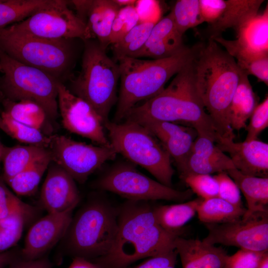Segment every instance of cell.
Instances as JSON below:
<instances>
[{
    "label": "cell",
    "instance_id": "37",
    "mask_svg": "<svg viewBox=\"0 0 268 268\" xmlns=\"http://www.w3.org/2000/svg\"><path fill=\"white\" fill-rule=\"evenodd\" d=\"M138 23L134 5L120 8L112 26L110 45L119 41Z\"/></svg>",
    "mask_w": 268,
    "mask_h": 268
},
{
    "label": "cell",
    "instance_id": "9",
    "mask_svg": "<svg viewBox=\"0 0 268 268\" xmlns=\"http://www.w3.org/2000/svg\"><path fill=\"white\" fill-rule=\"evenodd\" d=\"M0 95L9 100L33 101L41 106L52 122L59 116L58 80L49 74L23 64L0 50Z\"/></svg>",
    "mask_w": 268,
    "mask_h": 268
},
{
    "label": "cell",
    "instance_id": "10",
    "mask_svg": "<svg viewBox=\"0 0 268 268\" xmlns=\"http://www.w3.org/2000/svg\"><path fill=\"white\" fill-rule=\"evenodd\" d=\"M101 190L116 194L128 200L148 201L166 200L183 202L193 192L167 187L138 171L132 163H119L113 166L95 183Z\"/></svg>",
    "mask_w": 268,
    "mask_h": 268
},
{
    "label": "cell",
    "instance_id": "23",
    "mask_svg": "<svg viewBox=\"0 0 268 268\" xmlns=\"http://www.w3.org/2000/svg\"><path fill=\"white\" fill-rule=\"evenodd\" d=\"M175 248L182 268H223L228 257L221 247H216L198 239L177 237Z\"/></svg>",
    "mask_w": 268,
    "mask_h": 268
},
{
    "label": "cell",
    "instance_id": "50",
    "mask_svg": "<svg viewBox=\"0 0 268 268\" xmlns=\"http://www.w3.org/2000/svg\"><path fill=\"white\" fill-rule=\"evenodd\" d=\"M257 268H268V254L266 253L261 259Z\"/></svg>",
    "mask_w": 268,
    "mask_h": 268
},
{
    "label": "cell",
    "instance_id": "21",
    "mask_svg": "<svg viewBox=\"0 0 268 268\" xmlns=\"http://www.w3.org/2000/svg\"><path fill=\"white\" fill-rule=\"evenodd\" d=\"M76 15L87 25L94 38L107 48L113 21L120 7L114 0H72Z\"/></svg>",
    "mask_w": 268,
    "mask_h": 268
},
{
    "label": "cell",
    "instance_id": "2",
    "mask_svg": "<svg viewBox=\"0 0 268 268\" xmlns=\"http://www.w3.org/2000/svg\"><path fill=\"white\" fill-rule=\"evenodd\" d=\"M194 77L217 133L234 140L228 110L241 70L235 59L213 39L194 46Z\"/></svg>",
    "mask_w": 268,
    "mask_h": 268
},
{
    "label": "cell",
    "instance_id": "25",
    "mask_svg": "<svg viewBox=\"0 0 268 268\" xmlns=\"http://www.w3.org/2000/svg\"><path fill=\"white\" fill-rule=\"evenodd\" d=\"M257 105V97L248 75L241 70L228 110V120L233 131L246 128V123Z\"/></svg>",
    "mask_w": 268,
    "mask_h": 268
},
{
    "label": "cell",
    "instance_id": "52",
    "mask_svg": "<svg viewBox=\"0 0 268 268\" xmlns=\"http://www.w3.org/2000/svg\"><path fill=\"white\" fill-rule=\"evenodd\" d=\"M0 129L3 131L5 134H8L7 129L5 126L3 120L1 117V115L0 114Z\"/></svg>",
    "mask_w": 268,
    "mask_h": 268
},
{
    "label": "cell",
    "instance_id": "30",
    "mask_svg": "<svg viewBox=\"0 0 268 268\" xmlns=\"http://www.w3.org/2000/svg\"><path fill=\"white\" fill-rule=\"evenodd\" d=\"M50 152L41 156L5 183L19 196H30L37 190L41 179L52 162Z\"/></svg>",
    "mask_w": 268,
    "mask_h": 268
},
{
    "label": "cell",
    "instance_id": "29",
    "mask_svg": "<svg viewBox=\"0 0 268 268\" xmlns=\"http://www.w3.org/2000/svg\"><path fill=\"white\" fill-rule=\"evenodd\" d=\"M246 211L244 206L233 205L217 197L203 200L197 213L199 220L204 224H221L242 218Z\"/></svg>",
    "mask_w": 268,
    "mask_h": 268
},
{
    "label": "cell",
    "instance_id": "12",
    "mask_svg": "<svg viewBox=\"0 0 268 268\" xmlns=\"http://www.w3.org/2000/svg\"><path fill=\"white\" fill-rule=\"evenodd\" d=\"M48 149L52 162L81 184L107 161L113 160L117 154L111 145L94 146L57 134L51 136Z\"/></svg>",
    "mask_w": 268,
    "mask_h": 268
},
{
    "label": "cell",
    "instance_id": "20",
    "mask_svg": "<svg viewBox=\"0 0 268 268\" xmlns=\"http://www.w3.org/2000/svg\"><path fill=\"white\" fill-rule=\"evenodd\" d=\"M134 121L146 128L174 160L180 175L192 152L194 139L184 127L174 123L145 118Z\"/></svg>",
    "mask_w": 268,
    "mask_h": 268
},
{
    "label": "cell",
    "instance_id": "8",
    "mask_svg": "<svg viewBox=\"0 0 268 268\" xmlns=\"http://www.w3.org/2000/svg\"><path fill=\"white\" fill-rule=\"evenodd\" d=\"M71 40H51L0 28V50L12 59L35 67L62 82L73 66Z\"/></svg>",
    "mask_w": 268,
    "mask_h": 268
},
{
    "label": "cell",
    "instance_id": "33",
    "mask_svg": "<svg viewBox=\"0 0 268 268\" xmlns=\"http://www.w3.org/2000/svg\"><path fill=\"white\" fill-rule=\"evenodd\" d=\"M170 12L178 31L182 36L190 28L204 22L200 0H177Z\"/></svg>",
    "mask_w": 268,
    "mask_h": 268
},
{
    "label": "cell",
    "instance_id": "18",
    "mask_svg": "<svg viewBox=\"0 0 268 268\" xmlns=\"http://www.w3.org/2000/svg\"><path fill=\"white\" fill-rule=\"evenodd\" d=\"M41 188L40 201L48 213H60L74 209L80 195L74 179L52 161Z\"/></svg>",
    "mask_w": 268,
    "mask_h": 268
},
{
    "label": "cell",
    "instance_id": "19",
    "mask_svg": "<svg viewBox=\"0 0 268 268\" xmlns=\"http://www.w3.org/2000/svg\"><path fill=\"white\" fill-rule=\"evenodd\" d=\"M216 145L230 155L235 169L242 174L268 178V144L258 140L235 142L234 140L221 136Z\"/></svg>",
    "mask_w": 268,
    "mask_h": 268
},
{
    "label": "cell",
    "instance_id": "42",
    "mask_svg": "<svg viewBox=\"0 0 268 268\" xmlns=\"http://www.w3.org/2000/svg\"><path fill=\"white\" fill-rule=\"evenodd\" d=\"M192 152L217 161L233 164L230 157L224 154L212 140L203 135L198 134L194 141Z\"/></svg>",
    "mask_w": 268,
    "mask_h": 268
},
{
    "label": "cell",
    "instance_id": "40",
    "mask_svg": "<svg viewBox=\"0 0 268 268\" xmlns=\"http://www.w3.org/2000/svg\"><path fill=\"white\" fill-rule=\"evenodd\" d=\"M218 185V197L237 206H243L240 190L226 171H222L214 175Z\"/></svg>",
    "mask_w": 268,
    "mask_h": 268
},
{
    "label": "cell",
    "instance_id": "11",
    "mask_svg": "<svg viewBox=\"0 0 268 268\" xmlns=\"http://www.w3.org/2000/svg\"><path fill=\"white\" fill-rule=\"evenodd\" d=\"M69 2L48 0L32 15L8 27L18 33L47 39H94L86 24L68 8Z\"/></svg>",
    "mask_w": 268,
    "mask_h": 268
},
{
    "label": "cell",
    "instance_id": "6",
    "mask_svg": "<svg viewBox=\"0 0 268 268\" xmlns=\"http://www.w3.org/2000/svg\"><path fill=\"white\" fill-rule=\"evenodd\" d=\"M83 41L81 70L78 76L71 80L70 88L68 89L88 103L105 125L118 99L119 66L107 55V47L97 40Z\"/></svg>",
    "mask_w": 268,
    "mask_h": 268
},
{
    "label": "cell",
    "instance_id": "46",
    "mask_svg": "<svg viewBox=\"0 0 268 268\" xmlns=\"http://www.w3.org/2000/svg\"><path fill=\"white\" fill-rule=\"evenodd\" d=\"M53 265L46 256L34 260H26L19 257L9 265V268H52Z\"/></svg>",
    "mask_w": 268,
    "mask_h": 268
},
{
    "label": "cell",
    "instance_id": "35",
    "mask_svg": "<svg viewBox=\"0 0 268 268\" xmlns=\"http://www.w3.org/2000/svg\"><path fill=\"white\" fill-rule=\"evenodd\" d=\"M32 214L19 212L0 219V253L10 250L18 242L25 222Z\"/></svg>",
    "mask_w": 268,
    "mask_h": 268
},
{
    "label": "cell",
    "instance_id": "4",
    "mask_svg": "<svg viewBox=\"0 0 268 268\" xmlns=\"http://www.w3.org/2000/svg\"><path fill=\"white\" fill-rule=\"evenodd\" d=\"M194 46L187 47L169 58L142 60L124 57L117 61L120 86L114 122L124 120L128 112L141 101H146L160 93L167 82L193 59Z\"/></svg>",
    "mask_w": 268,
    "mask_h": 268
},
{
    "label": "cell",
    "instance_id": "16",
    "mask_svg": "<svg viewBox=\"0 0 268 268\" xmlns=\"http://www.w3.org/2000/svg\"><path fill=\"white\" fill-rule=\"evenodd\" d=\"M263 0H200L208 39L221 36L232 28L235 31L250 18L258 13Z\"/></svg>",
    "mask_w": 268,
    "mask_h": 268
},
{
    "label": "cell",
    "instance_id": "28",
    "mask_svg": "<svg viewBox=\"0 0 268 268\" xmlns=\"http://www.w3.org/2000/svg\"><path fill=\"white\" fill-rule=\"evenodd\" d=\"M48 151V148L33 145L7 147L2 160L3 172L1 177L4 182L22 172Z\"/></svg>",
    "mask_w": 268,
    "mask_h": 268
},
{
    "label": "cell",
    "instance_id": "41",
    "mask_svg": "<svg viewBox=\"0 0 268 268\" xmlns=\"http://www.w3.org/2000/svg\"><path fill=\"white\" fill-rule=\"evenodd\" d=\"M250 121L246 126L247 134L245 141L257 139L260 133L268 126V97L258 104L250 117Z\"/></svg>",
    "mask_w": 268,
    "mask_h": 268
},
{
    "label": "cell",
    "instance_id": "13",
    "mask_svg": "<svg viewBox=\"0 0 268 268\" xmlns=\"http://www.w3.org/2000/svg\"><path fill=\"white\" fill-rule=\"evenodd\" d=\"M205 225L208 233L202 241L207 244L268 252V211L256 212L227 223H205Z\"/></svg>",
    "mask_w": 268,
    "mask_h": 268
},
{
    "label": "cell",
    "instance_id": "43",
    "mask_svg": "<svg viewBox=\"0 0 268 268\" xmlns=\"http://www.w3.org/2000/svg\"><path fill=\"white\" fill-rule=\"evenodd\" d=\"M267 252L240 249L233 255L228 256L223 268H257Z\"/></svg>",
    "mask_w": 268,
    "mask_h": 268
},
{
    "label": "cell",
    "instance_id": "1",
    "mask_svg": "<svg viewBox=\"0 0 268 268\" xmlns=\"http://www.w3.org/2000/svg\"><path fill=\"white\" fill-rule=\"evenodd\" d=\"M147 201L128 200L118 210V230L114 243L106 255L94 260L102 268H126L145 258L175 249L178 235L157 223Z\"/></svg>",
    "mask_w": 268,
    "mask_h": 268
},
{
    "label": "cell",
    "instance_id": "15",
    "mask_svg": "<svg viewBox=\"0 0 268 268\" xmlns=\"http://www.w3.org/2000/svg\"><path fill=\"white\" fill-rule=\"evenodd\" d=\"M236 39L226 40L221 36L212 39L225 48L238 66L268 56V5L261 13L250 18L236 30Z\"/></svg>",
    "mask_w": 268,
    "mask_h": 268
},
{
    "label": "cell",
    "instance_id": "49",
    "mask_svg": "<svg viewBox=\"0 0 268 268\" xmlns=\"http://www.w3.org/2000/svg\"><path fill=\"white\" fill-rule=\"evenodd\" d=\"M115 2L120 7L135 5V0H114Z\"/></svg>",
    "mask_w": 268,
    "mask_h": 268
},
{
    "label": "cell",
    "instance_id": "38",
    "mask_svg": "<svg viewBox=\"0 0 268 268\" xmlns=\"http://www.w3.org/2000/svg\"><path fill=\"white\" fill-rule=\"evenodd\" d=\"M0 177V219L19 212L34 214V208L20 201L6 186Z\"/></svg>",
    "mask_w": 268,
    "mask_h": 268
},
{
    "label": "cell",
    "instance_id": "44",
    "mask_svg": "<svg viewBox=\"0 0 268 268\" xmlns=\"http://www.w3.org/2000/svg\"><path fill=\"white\" fill-rule=\"evenodd\" d=\"M134 6L139 23L156 24L161 18L162 9L159 1L138 0H136Z\"/></svg>",
    "mask_w": 268,
    "mask_h": 268
},
{
    "label": "cell",
    "instance_id": "39",
    "mask_svg": "<svg viewBox=\"0 0 268 268\" xmlns=\"http://www.w3.org/2000/svg\"><path fill=\"white\" fill-rule=\"evenodd\" d=\"M182 180L193 193L203 200L218 197V183L210 175L189 174Z\"/></svg>",
    "mask_w": 268,
    "mask_h": 268
},
{
    "label": "cell",
    "instance_id": "47",
    "mask_svg": "<svg viewBox=\"0 0 268 268\" xmlns=\"http://www.w3.org/2000/svg\"><path fill=\"white\" fill-rule=\"evenodd\" d=\"M21 250L14 249L0 253V268H4L20 256Z\"/></svg>",
    "mask_w": 268,
    "mask_h": 268
},
{
    "label": "cell",
    "instance_id": "31",
    "mask_svg": "<svg viewBox=\"0 0 268 268\" xmlns=\"http://www.w3.org/2000/svg\"><path fill=\"white\" fill-rule=\"evenodd\" d=\"M155 24L138 23L117 42L112 44L115 59L134 57L144 46Z\"/></svg>",
    "mask_w": 268,
    "mask_h": 268
},
{
    "label": "cell",
    "instance_id": "53",
    "mask_svg": "<svg viewBox=\"0 0 268 268\" xmlns=\"http://www.w3.org/2000/svg\"><path fill=\"white\" fill-rule=\"evenodd\" d=\"M0 71H1V67H0Z\"/></svg>",
    "mask_w": 268,
    "mask_h": 268
},
{
    "label": "cell",
    "instance_id": "45",
    "mask_svg": "<svg viewBox=\"0 0 268 268\" xmlns=\"http://www.w3.org/2000/svg\"><path fill=\"white\" fill-rule=\"evenodd\" d=\"M178 253L175 249L149 259L134 266L126 268H175Z\"/></svg>",
    "mask_w": 268,
    "mask_h": 268
},
{
    "label": "cell",
    "instance_id": "3",
    "mask_svg": "<svg viewBox=\"0 0 268 268\" xmlns=\"http://www.w3.org/2000/svg\"><path fill=\"white\" fill-rule=\"evenodd\" d=\"M192 60L176 74L167 87L133 108L124 120L149 118L174 123H186L194 128L198 134L206 136L215 143L220 135L196 86Z\"/></svg>",
    "mask_w": 268,
    "mask_h": 268
},
{
    "label": "cell",
    "instance_id": "22",
    "mask_svg": "<svg viewBox=\"0 0 268 268\" xmlns=\"http://www.w3.org/2000/svg\"><path fill=\"white\" fill-rule=\"evenodd\" d=\"M187 47L170 12L154 25L144 46L133 58L165 59L180 53Z\"/></svg>",
    "mask_w": 268,
    "mask_h": 268
},
{
    "label": "cell",
    "instance_id": "32",
    "mask_svg": "<svg viewBox=\"0 0 268 268\" xmlns=\"http://www.w3.org/2000/svg\"><path fill=\"white\" fill-rule=\"evenodd\" d=\"M48 0H0V28L26 19Z\"/></svg>",
    "mask_w": 268,
    "mask_h": 268
},
{
    "label": "cell",
    "instance_id": "26",
    "mask_svg": "<svg viewBox=\"0 0 268 268\" xmlns=\"http://www.w3.org/2000/svg\"><path fill=\"white\" fill-rule=\"evenodd\" d=\"M4 111L13 119L37 129L48 136L52 134L51 121L44 109L37 103L30 100L14 102L0 95Z\"/></svg>",
    "mask_w": 268,
    "mask_h": 268
},
{
    "label": "cell",
    "instance_id": "5",
    "mask_svg": "<svg viewBox=\"0 0 268 268\" xmlns=\"http://www.w3.org/2000/svg\"><path fill=\"white\" fill-rule=\"evenodd\" d=\"M118 208L100 198L90 200L76 213L64 238L70 255L95 259L111 249L118 230Z\"/></svg>",
    "mask_w": 268,
    "mask_h": 268
},
{
    "label": "cell",
    "instance_id": "14",
    "mask_svg": "<svg viewBox=\"0 0 268 268\" xmlns=\"http://www.w3.org/2000/svg\"><path fill=\"white\" fill-rule=\"evenodd\" d=\"M57 99L65 129L99 145H111L102 118L88 103L72 94L61 81L58 84Z\"/></svg>",
    "mask_w": 268,
    "mask_h": 268
},
{
    "label": "cell",
    "instance_id": "34",
    "mask_svg": "<svg viewBox=\"0 0 268 268\" xmlns=\"http://www.w3.org/2000/svg\"><path fill=\"white\" fill-rule=\"evenodd\" d=\"M9 135L21 142L48 148L51 136L40 130L20 123L2 111L0 114Z\"/></svg>",
    "mask_w": 268,
    "mask_h": 268
},
{
    "label": "cell",
    "instance_id": "17",
    "mask_svg": "<svg viewBox=\"0 0 268 268\" xmlns=\"http://www.w3.org/2000/svg\"><path fill=\"white\" fill-rule=\"evenodd\" d=\"M71 209L60 213H48L29 230L20 257L26 260L42 258L64 238L71 222Z\"/></svg>",
    "mask_w": 268,
    "mask_h": 268
},
{
    "label": "cell",
    "instance_id": "24",
    "mask_svg": "<svg viewBox=\"0 0 268 268\" xmlns=\"http://www.w3.org/2000/svg\"><path fill=\"white\" fill-rule=\"evenodd\" d=\"M243 193L247 208L243 217L258 211H268V178L242 174L236 169L226 171Z\"/></svg>",
    "mask_w": 268,
    "mask_h": 268
},
{
    "label": "cell",
    "instance_id": "48",
    "mask_svg": "<svg viewBox=\"0 0 268 268\" xmlns=\"http://www.w3.org/2000/svg\"><path fill=\"white\" fill-rule=\"evenodd\" d=\"M68 268H102L95 263L80 257H74Z\"/></svg>",
    "mask_w": 268,
    "mask_h": 268
},
{
    "label": "cell",
    "instance_id": "7",
    "mask_svg": "<svg viewBox=\"0 0 268 268\" xmlns=\"http://www.w3.org/2000/svg\"><path fill=\"white\" fill-rule=\"evenodd\" d=\"M109 140L117 153L144 168L161 184L172 188L174 173L171 157L158 140L144 127L134 121L104 125Z\"/></svg>",
    "mask_w": 268,
    "mask_h": 268
},
{
    "label": "cell",
    "instance_id": "36",
    "mask_svg": "<svg viewBox=\"0 0 268 268\" xmlns=\"http://www.w3.org/2000/svg\"><path fill=\"white\" fill-rule=\"evenodd\" d=\"M234 168L233 164L217 161L191 152L180 177L182 179L189 174L210 175Z\"/></svg>",
    "mask_w": 268,
    "mask_h": 268
},
{
    "label": "cell",
    "instance_id": "51",
    "mask_svg": "<svg viewBox=\"0 0 268 268\" xmlns=\"http://www.w3.org/2000/svg\"><path fill=\"white\" fill-rule=\"evenodd\" d=\"M7 147L4 146L0 140V161L2 160Z\"/></svg>",
    "mask_w": 268,
    "mask_h": 268
},
{
    "label": "cell",
    "instance_id": "27",
    "mask_svg": "<svg viewBox=\"0 0 268 268\" xmlns=\"http://www.w3.org/2000/svg\"><path fill=\"white\" fill-rule=\"evenodd\" d=\"M203 200L199 197L181 203L153 207V213L161 227L179 236L182 227L195 215Z\"/></svg>",
    "mask_w": 268,
    "mask_h": 268
}]
</instances>
